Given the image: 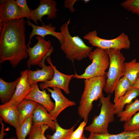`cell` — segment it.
Returning <instances> with one entry per match:
<instances>
[{
    "instance_id": "1f68e13d",
    "label": "cell",
    "mask_w": 139,
    "mask_h": 139,
    "mask_svg": "<svg viewBox=\"0 0 139 139\" xmlns=\"http://www.w3.org/2000/svg\"><path fill=\"white\" fill-rule=\"evenodd\" d=\"M87 122L83 121L81 123L77 128L73 132L70 139H82L84 128Z\"/></svg>"
},
{
    "instance_id": "ba28073f",
    "label": "cell",
    "mask_w": 139,
    "mask_h": 139,
    "mask_svg": "<svg viewBox=\"0 0 139 139\" xmlns=\"http://www.w3.org/2000/svg\"><path fill=\"white\" fill-rule=\"evenodd\" d=\"M36 38L38 41L33 47H31L30 45H27L29 56L27 64L29 69L31 65H37L41 67L43 60L50 56L53 51V47L50 40H46L38 36Z\"/></svg>"
},
{
    "instance_id": "f1b7e54d",
    "label": "cell",
    "mask_w": 139,
    "mask_h": 139,
    "mask_svg": "<svg viewBox=\"0 0 139 139\" xmlns=\"http://www.w3.org/2000/svg\"><path fill=\"white\" fill-rule=\"evenodd\" d=\"M120 5L125 10L139 16V0H126Z\"/></svg>"
},
{
    "instance_id": "7402d4cb",
    "label": "cell",
    "mask_w": 139,
    "mask_h": 139,
    "mask_svg": "<svg viewBox=\"0 0 139 139\" xmlns=\"http://www.w3.org/2000/svg\"><path fill=\"white\" fill-rule=\"evenodd\" d=\"M17 106L0 107V118L15 129L18 128L19 126Z\"/></svg>"
},
{
    "instance_id": "5bb4252c",
    "label": "cell",
    "mask_w": 139,
    "mask_h": 139,
    "mask_svg": "<svg viewBox=\"0 0 139 139\" xmlns=\"http://www.w3.org/2000/svg\"><path fill=\"white\" fill-rule=\"evenodd\" d=\"M53 67L54 74L53 79L50 81L42 82L39 84L41 89L43 90L49 87H56L63 90L67 94H70L69 84L71 79L74 77V75H66L59 71L51 62Z\"/></svg>"
},
{
    "instance_id": "ffe728a7",
    "label": "cell",
    "mask_w": 139,
    "mask_h": 139,
    "mask_svg": "<svg viewBox=\"0 0 139 139\" xmlns=\"http://www.w3.org/2000/svg\"><path fill=\"white\" fill-rule=\"evenodd\" d=\"M88 139H139V129L125 131L120 133L110 134L90 133Z\"/></svg>"
},
{
    "instance_id": "e0dca14e",
    "label": "cell",
    "mask_w": 139,
    "mask_h": 139,
    "mask_svg": "<svg viewBox=\"0 0 139 139\" xmlns=\"http://www.w3.org/2000/svg\"><path fill=\"white\" fill-rule=\"evenodd\" d=\"M48 112L45 107L38 103L32 115V125H46L55 131L56 129V120L53 119Z\"/></svg>"
},
{
    "instance_id": "9a60e30c",
    "label": "cell",
    "mask_w": 139,
    "mask_h": 139,
    "mask_svg": "<svg viewBox=\"0 0 139 139\" xmlns=\"http://www.w3.org/2000/svg\"><path fill=\"white\" fill-rule=\"evenodd\" d=\"M26 22L28 25L32 28V31L29 36V40L27 44L29 45L31 44V40L35 35L40 36L44 38L47 35H51L58 39L60 45L64 42V39L63 34L60 32H56V27L51 24L47 25L44 24L39 26L34 24L29 20H26Z\"/></svg>"
},
{
    "instance_id": "5b68a950",
    "label": "cell",
    "mask_w": 139,
    "mask_h": 139,
    "mask_svg": "<svg viewBox=\"0 0 139 139\" xmlns=\"http://www.w3.org/2000/svg\"><path fill=\"white\" fill-rule=\"evenodd\" d=\"M105 50L109 57L110 64L103 90L109 94H112L117 83L124 76L125 58L120 50L110 49Z\"/></svg>"
},
{
    "instance_id": "e575fe53",
    "label": "cell",
    "mask_w": 139,
    "mask_h": 139,
    "mask_svg": "<svg viewBox=\"0 0 139 139\" xmlns=\"http://www.w3.org/2000/svg\"><path fill=\"white\" fill-rule=\"evenodd\" d=\"M133 87L139 89V78H138L133 84Z\"/></svg>"
},
{
    "instance_id": "4316f807",
    "label": "cell",
    "mask_w": 139,
    "mask_h": 139,
    "mask_svg": "<svg viewBox=\"0 0 139 139\" xmlns=\"http://www.w3.org/2000/svg\"><path fill=\"white\" fill-rule=\"evenodd\" d=\"M32 115L28 117L19 127L16 129L17 139H25L32 125Z\"/></svg>"
},
{
    "instance_id": "8992f818",
    "label": "cell",
    "mask_w": 139,
    "mask_h": 139,
    "mask_svg": "<svg viewBox=\"0 0 139 139\" xmlns=\"http://www.w3.org/2000/svg\"><path fill=\"white\" fill-rule=\"evenodd\" d=\"M92 62L88 66L84 72L81 75L76 73L74 77L79 79H86L95 77L105 76V71L109 67L110 59L105 50L97 48L89 54L88 56Z\"/></svg>"
},
{
    "instance_id": "d4e9b609",
    "label": "cell",
    "mask_w": 139,
    "mask_h": 139,
    "mask_svg": "<svg viewBox=\"0 0 139 139\" xmlns=\"http://www.w3.org/2000/svg\"><path fill=\"white\" fill-rule=\"evenodd\" d=\"M133 85L126 77L123 76L117 84L114 89V102L115 103L120 98L123 96Z\"/></svg>"
},
{
    "instance_id": "836d02e7",
    "label": "cell",
    "mask_w": 139,
    "mask_h": 139,
    "mask_svg": "<svg viewBox=\"0 0 139 139\" xmlns=\"http://www.w3.org/2000/svg\"><path fill=\"white\" fill-rule=\"evenodd\" d=\"M2 120L0 118V122L1 125V128L0 134V139H3L4 136L6 135V133L4 132V125Z\"/></svg>"
},
{
    "instance_id": "74e56055",
    "label": "cell",
    "mask_w": 139,
    "mask_h": 139,
    "mask_svg": "<svg viewBox=\"0 0 139 139\" xmlns=\"http://www.w3.org/2000/svg\"><path fill=\"white\" fill-rule=\"evenodd\" d=\"M6 139H16V138L15 137H12L7 138Z\"/></svg>"
},
{
    "instance_id": "ac0fdd59",
    "label": "cell",
    "mask_w": 139,
    "mask_h": 139,
    "mask_svg": "<svg viewBox=\"0 0 139 139\" xmlns=\"http://www.w3.org/2000/svg\"><path fill=\"white\" fill-rule=\"evenodd\" d=\"M20 78V76L14 81L8 82L0 78V98L2 104L8 102L11 100Z\"/></svg>"
},
{
    "instance_id": "d6986e66",
    "label": "cell",
    "mask_w": 139,
    "mask_h": 139,
    "mask_svg": "<svg viewBox=\"0 0 139 139\" xmlns=\"http://www.w3.org/2000/svg\"><path fill=\"white\" fill-rule=\"evenodd\" d=\"M38 104L34 101L24 99L17 106L19 125L28 117L32 115Z\"/></svg>"
},
{
    "instance_id": "8fae6325",
    "label": "cell",
    "mask_w": 139,
    "mask_h": 139,
    "mask_svg": "<svg viewBox=\"0 0 139 139\" xmlns=\"http://www.w3.org/2000/svg\"><path fill=\"white\" fill-rule=\"evenodd\" d=\"M40 4L36 9L30 10L32 20L37 25L39 21L42 24H44L42 21V17L47 15V19H54L57 16L58 11L56 6L57 2L53 0H40Z\"/></svg>"
},
{
    "instance_id": "6da1fadb",
    "label": "cell",
    "mask_w": 139,
    "mask_h": 139,
    "mask_svg": "<svg viewBox=\"0 0 139 139\" xmlns=\"http://www.w3.org/2000/svg\"><path fill=\"white\" fill-rule=\"evenodd\" d=\"M24 18L5 22L0 27V64L8 61L15 68L29 56Z\"/></svg>"
},
{
    "instance_id": "f35d334b",
    "label": "cell",
    "mask_w": 139,
    "mask_h": 139,
    "mask_svg": "<svg viewBox=\"0 0 139 139\" xmlns=\"http://www.w3.org/2000/svg\"><path fill=\"white\" fill-rule=\"evenodd\" d=\"M138 78H139V73L138 75Z\"/></svg>"
},
{
    "instance_id": "4fadbf2b",
    "label": "cell",
    "mask_w": 139,
    "mask_h": 139,
    "mask_svg": "<svg viewBox=\"0 0 139 139\" xmlns=\"http://www.w3.org/2000/svg\"><path fill=\"white\" fill-rule=\"evenodd\" d=\"M53 90L49 88L46 89L51 93V96L55 102V107L49 113L53 119L57 120L56 119L59 114L67 108L76 105L74 101L66 98L62 93L61 89L56 87L52 88Z\"/></svg>"
},
{
    "instance_id": "603a6c76",
    "label": "cell",
    "mask_w": 139,
    "mask_h": 139,
    "mask_svg": "<svg viewBox=\"0 0 139 139\" xmlns=\"http://www.w3.org/2000/svg\"><path fill=\"white\" fill-rule=\"evenodd\" d=\"M125 72L124 76L127 77L133 85L137 79L139 73V62L136 59L124 63Z\"/></svg>"
},
{
    "instance_id": "7a4b0ae2",
    "label": "cell",
    "mask_w": 139,
    "mask_h": 139,
    "mask_svg": "<svg viewBox=\"0 0 139 139\" xmlns=\"http://www.w3.org/2000/svg\"><path fill=\"white\" fill-rule=\"evenodd\" d=\"M106 78L104 76L84 80V89L79 102L78 112L85 121H88L89 114L93 108V102L99 99L103 94Z\"/></svg>"
},
{
    "instance_id": "d6a6232c",
    "label": "cell",
    "mask_w": 139,
    "mask_h": 139,
    "mask_svg": "<svg viewBox=\"0 0 139 139\" xmlns=\"http://www.w3.org/2000/svg\"><path fill=\"white\" fill-rule=\"evenodd\" d=\"M77 1V0H65L64 2V6L65 8H68L70 12L73 13L75 11L73 6Z\"/></svg>"
},
{
    "instance_id": "cb8c5ba5",
    "label": "cell",
    "mask_w": 139,
    "mask_h": 139,
    "mask_svg": "<svg viewBox=\"0 0 139 139\" xmlns=\"http://www.w3.org/2000/svg\"><path fill=\"white\" fill-rule=\"evenodd\" d=\"M139 111V99L126 105L125 109L117 115L119 118V121L126 122L128 121L137 112Z\"/></svg>"
},
{
    "instance_id": "8d00e7d4",
    "label": "cell",
    "mask_w": 139,
    "mask_h": 139,
    "mask_svg": "<svg viewBox=\"0 0 139 139\" xmlns=\"http://www.w3.org/2000/svg\"><path fill=\"white\" fill-rule=\"evenodd\" d=\"M82 139H88L85 136L84 134H83Z\"/></svg>"
},
{
    "instance_id": "277c9868",
    "label": "cell",
    "mask_w": 139,
    "mask_h": 139,
    "mask_svg": "<svg viewBox=\"0 0 139 139\" xmlns=\"http://www.w3.org/2000/svg\"><path fill=\"white\" fill-rule=\"evenodd\" d=\"M99 99L101 106L99 115L93 117L91 123L84 129L90 133L105 134L108 133L109 124L114 120L115 108L110 100V94L106 97L103 94Z\"/></svg>"
},
{
    "instance_id": "44dd1931",
    "label": "cell",
    "mask_w": 139,
    "mask_h": 139,
    "mask_svg": "<svg viewBox=\"0 0 139 139\" xmlns=\"http://www.w3.org/2000/svg\"><path fill=\"white\" fill-rule=\"evenodd\" d=\"M139 96V89L132 87L120 98L114 104L115 114L117 115L124 110L126 105L132 102V100Z\"/></svg>"
},
{
    "instance_id": "484cf974",
    "label": "cell",
    "mask_w": 139,
    "mask_h": 139,
    "mask_svg": "<svg viewBox=\"0 0 139 139\" xmlns=\"http://www.w3.org/2000/svg\"><path fill=\"white\" fill-rule=\"evenodd\" d=\"M55 132L52 135H47V139H70L75 125L69 129H65L60 127L55 121Z\"/></svg>"
},
{
    "instance_id": "52a82bcc",
    "label": "cell",
    "mask_w": 139,
    "mask_h": 139,
    "mask_svg": "<svg viewBox=\"0 0 139 139\" xmlns=\"http://www.w3.org/2000/svg\"><path fill=\"white\" fill-rule=\"evenodd\" d=\"M97 31L94 30L89 32L83 37L92 46L104 50L112 49L121 50L130 48V41L128 36L124 33H121L117 37L107 39L99 37Z\"/></svg>"
},
{
    "instance_id": "4dcf8cb0",
    "label": "cell",
    "mask_w": 139,
    "mask_h": 139,
    "mask_svg": "<svg viewBox=\"0 0 139 139\" xmlns=\"http://www.w3.org/2000/svg\"><path fill=\"white\" fill-rule=\"evenodd\" d=\"M18 4L20 7L22 13L26 16L28 20H32L30 14V10L27 4L26 0H16Z\"/></svg>"
},
{
    "instance_id": "9c48e42d",
    "label": "cell",
    "mask_w": 139,
    "mask_h": 139,
    "mask_svg": "<svg viewBox=\"0 0 139 139\" xmlns=\"http://www.w3.org/2000/svg\"><path fill=\"white\" fill-rule=\"evenodd\" d=\"M0 27L5 22L26 18L15 0L0 1Z\"/></svg>"
},
{
    "instance_id": "7c38bea8",
    "label": "cell",
    "mask_w": 139,
    "mask_h": 139,
    "mask_svg": "<svg viewBox=\"0 0 139 139\" xmlns=\"http://www.w3.org/2000/svg\"><path fill=\"white\" fill-rule=\"evenodd\" d=\"M45 59L42 61L41 70L39 68L35 71L28 70V82L31 85L37 83L39 82H45L51 80L53 78L54 71L51 62L50 56L46 59V60L49 65L46 66L45 64Z\"/></svg>"
},
{
    "instance_id": "f546056e",
    "label": "cell",
    "mask_w": 139,
    "mask_h": 139,
    "mask_svg": "<svg viewBox=\"0 0 139 139\" xmlns=\"http://www.w3.org/2000/svg\"><path fill=\"white\" fill-rule=\"evenodd\" d=\"M124 131H133L139 129V111L134 114L123 126Z\"/></svg>"
},
{
    "instance_id": "3957f363",
    "label": "cell",
    "mask_w": 139,
    "mask_h": 139,
    "mask_svg": "<svg viewBox=\"0 0 139 139\" xmlns=\"http://www.w3.org/2000/svg\"><path fill=\"white\" fill-rule=\"evenodd\" d=\"M70 21V18L60 27V32L63 34L64 39L60 49L67 59L73 62L75 60H81L88 57L93 47L87 46L78 36H72L71 35L68 28Z\"/></svg>"
},
{
    "instance_id": "30bf717a",
    "label": "cell",
    "mask_w": 139,
    "mask_h": 139,
    "mask_svg": "<svg viewBox=\"0 0 139 139\" xmlns=\"http://www.w3.org/2000/svg\"><path fill=\"white\" fill-rule=\"evenodd\" d=\"M27 71V69L20 72V79L13 96L9 102L5 104L1 105L0 107L17 106L30 92L32 88L28 82Z\"/></svg>"
},
{
    "instance_id": "83f0119b",
    "label": "cell",
    "mask_w": 139,
    "mask_h": 139,
    "mask_svg": "<svg viewBox=\"0 0 139 139\" xmlns=\"http://www.w3.org/2000/svg\"><path fill=\"white\" fill-rule=\"evenodd\" d=\"M49 127L46 125H32L28 134V139H47L45 133Z\"/></svg>"
},
{
    "instance_id": "2e32d148",
    "label": "cell",
    "mask_w": 139,
    "mask_h": 139,
    "mask_svg": "<svg viewBox=\"0 0 139 139\" xmlns=\"http://www.w3.org/2000/svg\"><path fill=\"white\" fill-rule=\"evenodd\" d=\"M32 89L25 99L35 101L43 106L49 113L54 108L55 104L51 101L50 94L46 90H40L37 83L31 85Z\"/></svg>"
},
{
    "instance_id": "d590c367",
    "label": "cell",
    "mask_w": 139,
    "mask_h": 139,
    "mask_svg": "<svg viewBox=\"0 0 139 139\" xmlns=\"http://www.w3.org/2000/svg\"><path fill=\"white\" fill-rule=\"evenodd\" d=\"M83 1L84 3L85 4H87L90 1L89 0H83Z\"/></svg>"
}]
</instances>
